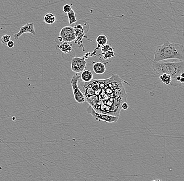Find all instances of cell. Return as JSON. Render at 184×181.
Here are the masks:
<instances>
[{"instance_id":"cell-1","label":"cell","mask_w":184,"mask_h":181,"mask_svg":"<svg viewBox=\"0 0 184 181\" xmlns=\"http://www.w3.org/2000/svg\"><path fill=\"white\" fill-rule=\"evenodd\" d=\"M153 63L176 59L184 60V45L176 43H171L166 40L161 45L156 47L154 52Z\"/></svg>"},{"instance_id":"cell-8","label":"cell","mask_w":184,"mask_h":181,"mask_svg":"<svg viewBox=\"0 0 184 181\" xmlns=\"http://www.w3.org/2000/svg\"><path fill=\"white\" fill-rule=\"evenodd\" d=\"M74 33L76 36V39L77 40H82L83 36L85 35V32L84 31V29L82 25L81 24H77L73 26Z\"/></svg>"},{"instance_id":"cell-4","label":"cell","mask_w":184,"mask_h":181,"mask_svg":"<svg viewBox=\"0 0 184 181\" xmlns=\"http://www.w3.org/2000/svg\"><path fill=\"white\" fill-rule=\"evenodd\" d=\"M80 78L81 76H80L78 74H74L71 79L70 83L73 89V96L75 100L77 103L82 104L84 103L86 100L85 96L81 91V89H80L78 85V81Z\"/></svg>"},{"instance_id":"cell-2","label":"cell","mask_w":184,"mask_h":181,"mask_svg":"<svg viewBox=\"0 0 184 181\" xmlns=\"http://www.w3.org/2000/svg\"><path fill=\"white\" fill-rule=\"evenodd\" d=\"M152 67L153 70L157 74L161 75L166 73L170 75L172 80L171 83L172 86L176 87L180 85L176 80V79L184 72V60L180 61L178 62L163 61L153 63Z\"/></svg>"},{"instance_id":"cell-17","label":"cell","mask_w":184,"mask_h":181,"mask_svg":"<svg viewBox=\"0 0 184 181\" xmlns=\"http://www.w3.org/2000/svg\"><path fill=\"white\" fill-rule=\"evenodd\" d=\"M72 7L70 6V5L65 4L63 6V11L65 13H69L72 10Z\"/></svg>"},{"instance_id":"cell-21","label":"cell","mask_w":184,"mask_h":181,"mask_svg":"<svg viewBox=\"0 0 184 181\" xmlns=\"http://www.w3.org/2000/svg\"><path fill=\"white\" fill-rule=\"evenodd\" d=\"M152 181H161L160 180H153Z\"/></svg>"},{"instance_id":"cell-19","label":"cell","mask_w":184,"mask_h":181,"mask_svg":"<svg viewBox=\"0 0 184 181\" xmlns=\"http://www.w3.org/2000/svg\"><path fill=\"white\" fill-rule=\"evenodd\" d=\"M7 46L9 48H13V47L14 46V45H15V44H14V42L13 40H9V43L7 44Z\"/></svg>"},{"instance_id":"cell-3","label":"cell","mask_w":184,"mask_h":181,"mask_svg":"<svg viewBox=\"0 0 184 181\" xmlns=\"http://www.w3.org/2000/svg\"><path fill=\"white\" fill-rule=\"evenodd\" d=\"M86 112L88 114H91L95 120L99 121H103L107 123H113L117 122L119 119L118 116L98 113L91 105L86 108Z\"/></svg>"},{"instance_id":"cell-16","label":"cell","mask_w":184,"mask_h":181,"mask_svg":"<svg viewBox=\"0 0 184 181\" xmlns=\"http://www.w3.org/2000/svg\"><path fill=\"white\" fill-rule=\"evenodd\" d=\"M11 36L8 35H4L2 37L1 40L3 44L7 45V44L9 43V40H11Z\"/></svg>"},{"instance_id":"cell-9","label":"cell","mask_w":184,"mask_h":181,"mask_svg":"<svg viewBox=\"0 0 184 181\" xmlns=\"http://www.w3.org/2000/svg\"><path fill=\"white\" fill-rule=\"evenodd\" d=\"M93 69L95 73L101 75L105 72V65L101 62L95 63L93 65Z\"/></svg>"},{"instance_id":"cell-13","label":"cell","mask_w":184,"mask_h":181,"mask_svg":"<svg viewBox=\"0 0 184 181\" xmlns=\"http://www.w3.org/2000/svg\"><path fill=\"white\" fill-rule=\"evenodd\" d=\"M96 43L99 46L103 47L107 45V44L108 43V38L105 35L101 34L97 36L96 38Z\"/></svg>"},{"instance_id":"cell-12","label":"cell","mask_w":184,"mask_h":181,"mask_svg":"<svg viewBox=\"0 0 184 181\" xmlns=\"http://www.w3.org/2000/svg\"><path fill=\"white\" fill-rule=\"evenodd\" d=\"M43 20L47 24H54V23L56 22V18L54 14L48 13L45 15Z\"/></svg>"},{"instance_id":"cell-10","label":"cell","mask_w":184,"mask_h":181,"mask_svg":"<svg viewBox=\"0 0 184 181\" xmlns=\"http://www.w3.org/2000/svg\"><path fill=\"white\" fill-rule=\"evenodd\" d=\"M81 79L83 82H90L93 80V74L90 70H84L81 73Z\"/></svg>"},{"instance_id":"cell-18","label":"cell","mask_w":184,"mask_h":181,"mask_svg":"<svg viewBox=\"0 0 184 181\" xmlns=\"http://www.w3.org/2000/svg\"><path fill=\"white\" fill-rule=\"evenodd\" d=\"M121 108L124 110H128L129 108V105H128V103H126V102H124L122 103L121 105Z\"/></svg>"},{"instance_id":"cell-11","label":"cell","mask_w":184,"mask_h":181,"mask_svg":"<svg viewBox=\"0 0 184 181\" xmlns=\"http://www.w3.org/2000/svg\"><path fill=\"white\" fill-rule=\"evenodd\" d=\"M59 49L64 54H70L73 50L72 46L67 42H62L59 46Z\"/></svg>"},{"instance_id":"cell-5","label":"cell","mask_w":184,"mask_h":181,"mask_svg":"<svg viewBox=\"0 0 184 181\" xmlns=\"http://www.w3.org/2000/svg\"><path fill=\"white\" fill-rule=\"evenodd\" d=\"M86 65L87 62L86 61L84 57L82 58L75 57L72 58L71 68L72 71L75 73H79L85 70Z\"/></svg>"},{"instance_id":"cell-7","label":"cell","mask_w":184,"mask_h":181,"mask_svg":"<svg viewBox=\"0 0 184 181\" xmlns=\"http://www.w3.org/2000/svg\"><path fill=\"white\" fill-rule=\"evenodd\" d=\"M31 33L34 36L36 35V33L35 28H34V23H27L24 26L20 27V31H19L18 33L14 35V38H15L16 40L18 39L20 36L22 35V34H24V33Z\"/></svg>"},{"instance_id":"cell-20","label":"cell","mask_w":184,"mask_h":181,"mask_svg":"<svg viewBox=\"0 0 184 181\" xmlns=\"http://www.w3.org/2000/svg\"><path fill=\"white\" fill-rule=\"evenodd\" d=\"M180 83L182 84H184V78H183V77H181V78H180Z\"/></svg>"},{"instance_id":"cell-14","label":"cell","mask_w":184,"mask_h":181,"mask_svg":"<svg viewBox=\"0 0 184 181\" xmlns=\"http://www.w3.org/2000/svg\"><path fill=\"white\" fill-rule=\"evenodd\" d=\"M159 79L161 80L163 83L166 85L171 84L172 80L171 76L168 74L166 73L161 74L159 76Z\"/></svg>"},{"instance_id":"cell-15","label":"cell","mask_w":184,"mask_h":181,"mask_svg":"<svg viewBox=\"0 0 184 181\" xmlns=\"http://www.w3.org/2000/svg\"><path fill=\"white\" fill-rule=\"evenodd\" d=\"M67 17L69 19V23L70 24H73L77 22L75 13L73 9H72L69 13H67Z\"/></svg>"},{"instance_id":"cell-6","label":"cell","mask_w":184,"mask_h":181,"mask_svg":"<svg viewBox=\"0 0 184 181\" xmlns=\"http://www.w3.org/2000/svg\"><path fill=\"white\" fill-rule=\"evenodd\" d=\"M60 37L62 38L63 42L70 43L76 40L74 28L70 26H65L61 29L60 31Z\"/></svg>"}]
</instances>
